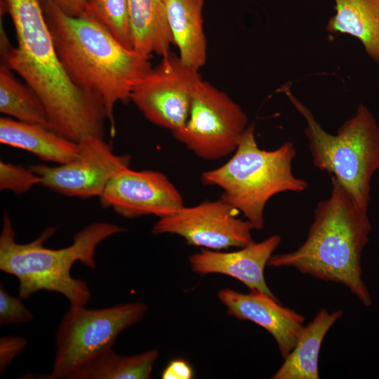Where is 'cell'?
Instances as JSON below:
<instances>
[{"label": "cell", "instance_id": "obj_1", "mask_svg": "<svg viewBox=\"0 0 379 379\" xmlns=\"http://www.w3.org/2000/svg\"><path fill=\"white\" fill-rule=\"evenodd\" d=\"M16 34L13 47L1 26L2 64L19 74L39 95L48 128L79 143L104 138L107 113L102 101L78 87L64 69L40 0H4Z\"/></svg>", "mask_w": 379, "mask_h": 379}, {"label": "cell", "instance_id": "obj_2", "mask_svg": "<svg viewBox=\"0 0 379 379\" xmlns=\"http://www.w3.org/2000/svg\"><path fill=\"white\" fill-rule=\"evenodd\" d=\"M42 6L64 69L78 87L102 101L114 134L115 105L130 99L152 71L149 58L124 46L91 15L70 16L49 2Z\"/></svg>", "mask_w": 379, "mask_h": 379}, {"label": "cell", "instance_id": "obj_3", "mask_svg": "<svg viewBox=\"0 0 379 379\" xmlns=\"http://www.w3.org/2000/svg\"><path fill=\"white\" fill-rule=\"evenodd\" d=\"M330 196L319 201L305 242L296 250L272 255L267 265L289 267L300 273L348 288L366 307L372 305L362 279L361 254L371 225L367 213L331 176Z\"/></svg>", "mask_w": 379, "mask_h": 379}, {"label": "cell", "instance_id": "obj_4", "mask_svg": "<svg viewBox=\"0 0 379 379\" xmlns=\"http://www.w3.org/2000/svg\"><path fill=\"white\" fill-rule=\"evenodd\" d=\"M55 231L49 226L34 240L19 244L9 214L5 211L0 234V270L18 279L21 299L48 291L62 294L70 306H85L91 299V291L86 281L72 276V265L79 261L95 269L98 246L126 229L111 222H94L78 231L71 245L59 249L46 247V241Z\"/></svg>", "mask_w": 379, "mask_h": 379}, {"label": "cell", "instance_id": "obj_5", "mask_svg": "<svg viewBox=\"0 0 379 379\" xmlns=\"http://www.w3.org/2000/svg\"><path fill=\"white\" fill-rule=\"evenodd\" d=\"M295 149L291 142L267 151L258 147L254 124L248 126L232 157L223 165L204 172L205 185L222 190L220 199L242 213L254 229L264 228L268 201L284 192H301L308 183L295 177L292 162Z\"/></svg>", "mask_w": 379, "mask_h": 379}, {"label": "cell", "instance_id": "obj_6", "mask_svg": "<svg viewBox=\"0 0 379 379\" xmlns=\"http://www.w3.org/2000/svg\"><path fill=\"white\" fill-rule=\"evenodd\" d=\"M282 91L305 120V133L313 164L334 177L358 207L367 213L371 178L379 169V126L372 113L360 104L355 115L333 135L321 127L289 88Z\"/></svg>", "mask_w": 379, "mask_h": 379}, {"label": "cell", "instance_id": "obj_7", "mask_svg": "<svg viewBox=\"0 0 379 379\" xmlns=\"http://www.w3.org/2000/svg\"><path fill=\"white\" fill-rule=\"evenodd\" d=\"M147 306L142 302L101 309L70 306L57 330L56 350L48 379H70L97 354L113 347L118 335L142 319Z\"/></svg>", "mask_w": 379, "mask_h": 379}, {"label": "cell", "instance_id": "obj_8", "mask_svg": "<svg viewBox=\"0 0 379 379\" xmlns=\"http://www.w3.org/2000/svg\"><path fill=\"white\" fill-rule=\"evenodd\" d=\"M248 126L241 107L201 79L193 93L186 123L172 133L198 157L215 160L234 152Z\"/></svg>", "mask_w": 379, "mask_h": 379}, {"label": "cell", "instance_id": "obj_9", "mask_svg": "<svg viewBox=\"0 0 379 379\" xmlns=\"http://www.w3.org/2000/svg\"><path fill=\"white\" fill-rule=\"evenodd\" d=\"M134 86L130 100L152 124L171 131L186 123L193 93L202 79L199 70L173 53Z\"/></svg>", "mask_w": 379, "mask_h": 379}, {"label": "cell", "instance_id": "obj_10", "mask_svg": "<svg viewBox=\"0 0 379 379\" xmlns=\"http://www.w3.org/2000/svg\"><path fill=\"white\" fill-rule=\"evenodd\" d=\"M239 211L220 199L183 206L173 214L159 218L154 234H177L190 245L210 250L244 247L253 242L252 224L238 218Z\"/></svg>", "mask_w": 379, "mask_h": 379}, {"label": "cell", "instance_id": "obj_11", "mask_svg": "<svg viewBox=\"0 0 379 379\" xmlns=\"http://www.w3.org/2000/svg\"><path fill=\"white\" fill-rule=\"evenodd\" d=\"M79 145L77 155L67 163L53 166L36 164L29 168L40 177L41 185L58 194L100 197L114 174L129 166L131 157L114 154L104 138L88 137Z\"/></svg>", "mask_w": 379, "mask_h": 379}, {"label": "cell", "instance_id": "obj_12", "mask_svg": "<svg viewBox=\"0 0 379 379\" xmlns=\"http://www.w3.org/2000/svg\"><path fill=\"white\" fill-rule=\"evenodd\" d=\"M99 198L104 208H111L126 218L149 215L161 218L184 206L181 194L164 174L129 166L114 174Z\"/></svg>", "mask_w": 379, "mask_h": 379}, {"label": "cell", "instance_id": "obj_13", "mask_svg": "<svg viewBox=\"0 0 379 379\" xmlns=\"http://www.w3.org/2000/svg\"><path fill=\"white\" fill-rule=\"evenodd\" d=\"M218 297L228 314L240 321L254 322L268 331L284 359L295 347L305 326V318L283 307L277 298L258 290L242 293L227 288L219 291Z\"/></svg>", "mask_w": 379, "mask_h": 379}, {"label": "cell", "instance_id": "obj_14", "mask_svg": "<svg viewBox=\"0 0 379 379\" xmlns=\"http://www.w3.org/2000/svg\"><path fill=\"white\" fill-rule=\"evenodd\" d=\"M281 242L274 234L262 241L251 244L232 252L202 248L190 256L192 270L201 275L221 274L235 278L250 290L260 291L276 298L268 288L264 270Z\"/></svg>", "mask_w": 379, "mask_h": 379}, {"label": "cell", "instance_id": "obj_15", "mask_svg": "<svg viewBox=\"0 0 379 379\" xmlns=\"http://www.w3.org/2000/svg\"><path fill=\"white\" fill-rule=\"evenodd\" d=\"M1 144L27 151L39 159L58 164L76 157L79 149L74 142L46 126L22 122L11 117L0 119Z\"/></svg>", "mask_w": 379, "mask_h": 379}, {"label": "cell", "instance_id": "obj_16", "mask_svg": "<svg viewBox=\"0 0 379 379\" xmlns=\"http://www.w3.org/2000/svg\"><path fill=\"white\" fill-rule=\"evenodd\" d=\"M133 50L149 58L164 56L174 44L164 0H128Z\"/></svg>", "mask_w": 379, "mask_h": 379}, {"label": "cell", "instance_id": "obj_17", "mask_svg": "<svg viewBox=\"0 0 379 379\" xmlns=\"http://www.w3.org/2000/svg\"><path fill=\"white\" fill-rule=\"evenodd\" d=\"M167 15L179 57L199 70L207 58V42L203 27L204 0H166Z\"/></svg>", "mask_w": 379, "mask_h": 379}, {"label": "cell", "instance_id": "obj_18", "mask_svg": "<svg viewBox=\"0 0 379 379\" xmlns=\"http://www.w3.org/2000/svg\"><path fill=\"white\" fill-rule=\"evenodd\" d=\"M343 314V310L329 312L322 308L305 326L291 352L273 375V379H319V356L325 335Z\"/></svg>", "mask_w": 379, "mask_h": 379}, {"label": "cell", "instance_id": "obj_19", "mask_svg": "<svg viewBox=\"0 0 379 379\" xmlns=\"http://www.w3.org/2000/svg\"><path fill=\"white\" fill-rule=\"evenodd\" d=\"M335 13L328 21L330 33L347 34L360 41L379 62V0H333Z\"/></svg>", "mask_w": 379, "mask_h": 379}, {"label": "cell", "instance_id": "obj_20", "mask_svg": "<svg viewBox=\"0 0 379 379\" xmlns=\"http://www.w3.org/2000/svg\"><path fill=\"white\" fill-rule=\"evenodd\" d=\"M158 356L157 350L121 356L109 347L76 371L70 379H148Z\"/></svg>", "mask_w": 379, "mask_h": 379}, {"label": "cell", "instance_id": "obj_21", "mask_svg": "<svg viewBox=\"0 0 379 379\" xmlns=\"http://www.w3.org/2000/svg\"><path fill=\"white\" fill-rule=\"evenodd\" d=\"M0 112L15 120L48 128L47 113L39 95L2 63L0 66Z\"/></svg>", "mask_w": 379, "mask_h": 379}, {"label": "cell", "instance_id": "obj_22", "mask_svg": "<svg viewBox=\"0 0 379 379\" xmlns=\"http://www.w3.org/2000/svg\"><path fill=\"white\" fill-rule=\"evenodd\" d=\"M84 13L95 18L124 46L133 49L128 0H86Z\"/></svg>", "mask_w": 379, "mask_h": 379}, {"label": "cell", "instance_id": "obj_23", "mask_svg": "<svg viewBox=\"0 0 379 379\" xmlns=\"http://www.w3.org/2000/svg\"><path fill=\"white\" fill-rule=\"evenodd\" d=\"M41 185V178L30 168L0 161V189L23 194Z\"/></svg>", "mask_w": 379, "mask_h": 379}, {"label": "cell", "instance_id": "obj_24", "mask_svg": "<svg viewBox=\"0 0 379 379\" xmlns=\"http://www.w3.org/2000/svg\"><path fill=\"white\" fill-rule=\"evenodd\" d=\"M21 298L11 295L0 286V325L23 324L33 320V313L21 302Z\"/></svg>", "mask_w": 379, "mask_h": 379}, {"label": "cell", "instance_id": "obj_25", "mask_svg": "<svg viewBox=\"0 0 379 379\" xmlns=\"http://www.w3.org/2000/svg\"><path fill=\"white\" fill-rule=\"evenodd\" d=\"M27 341L20 336L5 335L0 338V373L25 348Z\"/></svg>", "mask_w": 379, "mask_h": 379}, {"label": "cell", "instance_id": "obj_26", "mask_svg": "<svg viewBox=\"0 0 379 379\" xmlns=\"http://www.w3.org/2000/svg\"><path fill=\"white\" fill-rule=\"evenodd\" d=\"M194 376L191 365L182 359L171 361L161 373L163 379H191Z\"/></svg>", "mask_w": 379, "mask_h": 379}, {"label": "cell", "instance_id": "obj_27", "mask_svg": "<svg viewBox=\"0 0 379 379\" xmlns=\"http://www.w3.org/2000/svg\"><path fill=\"white\" fill-rule=\"evenodd\" d=\"M41 3L49 2L57 6L65 14L77 17L83 15L86 8V0H40Z\"/></svg>", "mask_w": 379, "mask_h": 379}, {"label": "cell", "instance_id": "obj_28", "mask_svg": "<svg viewBox=\"0 0 379 379\" xmlns=\"http://www.w3.org/2000/svg\"><path fill=\"white\" fill-rule=\"evenodd\" d=\"M164 1H166V0H164Z\"/></svg>", "mask_w": 379, "mask_h": 379}]
</instances>
